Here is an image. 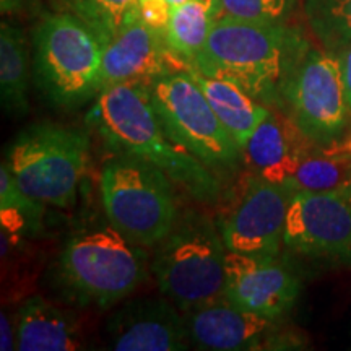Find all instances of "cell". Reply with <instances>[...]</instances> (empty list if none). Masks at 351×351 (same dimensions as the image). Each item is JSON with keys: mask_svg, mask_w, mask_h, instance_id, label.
<instances>
[{"mask_svg": "<svg viewBox=\"0 0 351 351\" xmlns=\"http://www.w3.org/2000/svg\"><path fill=\"white\" fill-rule=\"evenodd\" d=\"M283 244L307 257H351V204L340 191L296 192Z\"/></svg>", "mask_w": 351, "mask_h": 351, "instance_id": "obj_11", "label": "cell"}, {"mask_svg": "<svg viewBox=\"0 0 351 351\" xmlns=\"http://www.w3.org/2000/svg\"><path fill=\"white\" fill-rule=\"evenodd\" d=\"M309 49L289 23L219 19L189 69L238 83L258 103L280 109L285 85Z\"/></svg>", "mask_w": 351, "mask_h": 351, "instance_id": "obj_2", "label": "cell"}, {"mask_svg": "<svg viewBox=\"0 0 351 351\" xmlns=\"http://www.w3.org/2000/svg\"><path fill=\"white\" fill-rule=\"evenodd\" d=\"M293 195L295 191L287 184L251 176L238 205L221 223L219 232L228 251L278 256Z\"/></svg>", "mask_w": 351, "mask_h": 351, "instance_id": "obj_10", "label": "cell"}, {"mask_svg": "<svg viewBox=\"0 0 351 351\" xmlns=\"http://www.w3.org/2000/svg\"><path fill=\"white\" fill-rule=\"evenodd\" d=\"M171 70H186L166 46L165 36L135 19L103 44L101 90L117 83L138 82L150 86Z\"/></svg>", "mask_w": 351, "mask_h": 351, "instance_id": "obj_14", "label": "cell"}, {"mask_svg": "<svg viewBox=\"0 0 351 351\" xmlns=\"http://www.w3.org/2000/svg\"><path fill=\"white\" fill-rule=\"evenodd\" d=\"M103 44L75 15H44L33 32V70L43 95L57 108L73 109L101 91Z\"/></svg>", "mask_w": 351, "mask_h": 351, "instance_id": "obj_4", "label": "cell"}, {"mask_svg": "<svg viewBox=\"0 0 351 351\" xmlns=\"http://www.w3.org/2000/svg\"><path fill=\"white\" fill-rule=\"evenodd\" d=\"M147 278V256L109 219L90 218L70 231L57 262V282L70 301L108 309Z\"/></svg>", "mask_w": 351, "mask_h": 351, "instance_id": "obj_3", "label": "cell"}, {"mask_svg": "<svg viewBox=\"0 0 351 351\" xmlns=\"http://www.w3.org/2000/svg\"><path fill=\"white\" fill-rule=\"evenodd\" d=\"M3 15H39L43 12L41 0H0Z\"/></svg>", "mask_w": 351, "mask_h": 351, "instance_id": "obj_27", "label": "cell"}, {"mask_svg": "<svg viewBox=\"0 0 351 351\" xmlns=\"http://www.w3.org/2000/svg\"><path fill=\"white\" fill-rule=\"evenodd\" d=\"M182 311L168 298H138L116 309L106 324L108 348L181 351L189 348Z\"/></svg>", "mask_w": 351, "mask_h": 351, "instance_id": "obj_13", "label": "cell"}, {"mask_svg": "<svg viewBox=\"0 0 351 351\" xmlns=\"http://www.w3.org/2000/svg\"><path fill=\"white\" fill-rule=\"evenodd\" d=\"M300 0H217L218 20L236 19L262 23H288Z\"/></svg>", "mask_w": 351, "mask_h": 351, "instance_id": "obj_25", "label": "cell"}, {"mask_svg": "<svg viewBox=\"0 0 351 351\" xmlns=\"http://www.w3.org/2000/svg\"><path fill=\"white\" fill-rule=\"evenodd\" d=\"M319 145L311 142L287 114L271 109L243 150L254 173L276 184H287L298 166Z\"/></svg>", "mask_w": 351, "mask_h": 351, "instance_id": "obj_16", "label": "cell"}, {"mask_svg": "<svg viewBox=\"0 0 351 351\" xmlns=\"http://www.w3.org/2000/svg\"><path fill=\"white\" fill-rule=\"evenodd\" d=\"M278 111L319 147L346 142L351 111L337 52L307 51L285 85Z\"/></svg>", "mask_w": 351, "mask_h": 351, "instance_id": "obj_9", "label": "cell"}, {"mask_svg": "<svg viewBox=\"0 0 351 351\" xmlns=\"http://www.w3.org/2000/svg\"><path fill=\"white\" fill-rule=\"evenodd\" d=\"M73 15L90 26L101 44L138 19V0H65Z\"/></svg>", "mask_w": 351, "mask_h": 351, "instance_id": "obj_24", "label": "cell"}, {"mask_svg": "<svg viewBox=\"0 0 351 351\" xmlns=\"http://www.w3.org/2000/svg\"><path fill=\"white\" fill-rule=\"evenodd\" d=\"M187 72L194 77L197 85L204 91L218 119L230 130L241 150H244L249 138L269 117L271 109L254 99L238 83L226 78L204 75L195 69H187Z\"/></svg>", "mask_w": 351, "mask_h": 351, "instance_id": "obj_18", "label": "cell"}, {"mask_svg": "<svg viewBox=\"0 0 351 351\" xmlns=\"http://www.w3.org/2000/svg\"><path fill=\"white\" fill-rule=\"evenodd\" d=\"M16 350L73 351L82 350L83 332L73 314L41 296L21 302L15 317Z\"/></svg>", "mask_w": 351, "mask_h": 351, "instance_id": "obj_17", "label": "cell"}, {"mask_svg": "<svg viewBox=\"0 0 351 351\" xmlns=\"http://www.w3.org/2000/svg\"><path fill=\"white\" fill-rule=\"evenodd\" d=\"M0 350L12 351L16 350V332L15 322L12 324L10 317L5 313L0 315Z\"/></svg>", "mask_w": 351, "mask_h": 351, "instance_id": "obj_28", "label": "cell"}, {"mask_svg": "<svg viewBox=\"0 0 351 351\" xmlns=\"http://www.w3.org/2000/svg\"><path fill=\"white\" fill-rule=\"evenodd\" d=\"M150 98L168 137L213 173H234L243 150L187 70H171L150 85Z\"/></svg>", "mask_w": 351, "mask_h": 351, "instance_id": "obj_8", "label": "cell"}, {"mask_svg": "<svg viewBox=\"0 0 351 351\" xmlns=\"http://www.w3.org/2000/svg\"><path fill=\"white\" fill-rule=\"evenodd\" d=\"M166 2L169 3L171 8H174V7L181 5V3H184V2H187V0H166Z\"/></svg>", "mask_w": 351, "mask_h": 351, "instance_id": "obj_31", "label": "cell"}, {"mask_svg": "<svg viewBox=\"0 0 351 351\" xmlns=\"http://www.w3.org/2000/svg\"><path fill=\"white\" fill-rule=\"evenodd\" d=\"M223 296L239 309L276 320L289 313L301 283L278 256L226 252Z\"/></svg>", "mask_w": 351, "mask_h": 351, "instance_id": "obj_12", "label": "cell"}, {"mask_svg": "<svg viewBox=\"0 0 351 351\" xmlns=\"http://www.w3.org/2000/svg\"><path fill=\"white\" fill-rule=\"evenodd\" d=\"M189 341L200 350H258L274 320L247 313L225 296L182 313Z\"/></svg>", "mask_w": 351, "mask_h": 351, "instance_id": "obj_15", "label": "cell"}, {"mask_svg": "<svg viewBox=\"0 0 351 351\" xmlns=\"http://www.w3.org/2000/svg\"><path fill=\"white\" fill-rule=\"evenodd\" d=\"M351 179V143L319 147L301 161L287 182L296 192L339 191Z\"/></svg>", "mask_w": 351, "mask_h": 351, "instance_id": "obj_21", "label": "cell"}, {"mask_svg": "<svg viewBox=\"0 0 351 351\" xmlns=\"http://www.w3.org/2000/svg\"><path fill=\"white\" fill-rule=\"evenodd\" d=\"M340 60V69H341V78H343V88L346 99H348V106L351 111V43L346 44L345 47L337 52Z\"/></svg>", "mask_w": 351, "mask_h": 351, "instance_id": "obj_29", "label": "cell"}, {"mask_svg": "<svg viewBox=\"0 0 351 351\" xmlns=\"http://www.w3.org/2000/svg\"><path fill=\"white\" fill-rule=\"evenodd\" d=\"M46 205L25 194L8 169L5 161L0 166V215L2 231L16 234H34L41 226Z\"/></svg>", "mask_w": 351, "mask_h": 351, "instance_id": "obj_22", "label": "cell"}, {"mask_svg": "<svg viewBox=\"0 0 351 351\" xmlns=\"http://www.w3.org/2000/svg\"><path fill=\"white\" fill-rule=\"evenodd\" d=\"M171 181L163 169L140 158H111L99 176L101 202L109 223L143 249L163 243L178 218Z\"/></svg>", "mask_w": 351, "mask_h": 351, "instance_id": "obj_5", "label": "cell"}, {"mask_svg": "<svg viewBox=\"0 0 351 351\" xmlns=\"http://www.w3.org/2000/svg\"><path fill=\"white\" fill-rule=\"evenodd\" d=\"M226 245L208 218L191 213L160 244L152 271L182 313L218 300L225 289Z\"/></svg>", "mask_w": 351, "mask_h": 351, "instance_id": "obj_7", "label": "cell"}, {"mask_svg": "<svg viewBox=\"0 0 351 351\" xmlns=\"http://www.w3.org/2000/svg\"><path fill=\"white\" fill-rule=\"evenodd\" d=\"M29 46L20 26L0 25V101L8 116L23 117L29 109Z\"/></svg>", "mask_w": 351, "mask_h": 351, "instance_id": "obj_19", "label": "cell"}, {"mask_svg": "<svg viewBox=\"0 0 351 351\" xmlns=\"http://www.w3.org/2000/svg\"><path fill=\"white\" fill-rule=\"evenodd\" d=\"M88 161L90 138L85 132L39 122L8 145L5 163L25 194L49 207L70 208Z\"/></svg>", "mask_w": 351, "mask_h": 351, "instance_id": "obj_6", "label": "cell"}, {"mask_svg": "<svg viewBox=\"0 0 351 351\" xmlns=\"http://www.w3.org/2000/svg\"><path fill=\"white\" fill-rule=\"evenodd\" d=\"M217 20V0H187L181 5L171 8L165 41L186 70L204 49Z\"/></svg>", "mask_w": 351, "mask_h": 351, "instance_id": "obj_20", "label": "cell"}, {"mask_svg": "<svg viewBox=\"0 0 351 351\" xmlns=\"http://www.w3.org/2000/svg\"><path fill=\"white\" fill-rule=\"evenodd\" d=\"M86 122L114 155H129L158 166L194 199L215 204V173L168 137L150 98V86L130 82L106 86L95 98Z\"/></svg>", "mask_w": 351, "mask_h": 351, "instance_id": "obj_1", "label": "cell"}, {"mask_svg": "<svg viewBox=\"0 0 351 351\" xmlns=\"http://www.w3.org/2000/svg\"><path fill=\"white\" fill-rule=\"evenodd\" d=\"M138 12L145 25L165 36L171 16V5L166 0H138Z\"/></svg>", "mask_w": 351, "mask_h": 351, "instance_id": "obj_26", "label": "cell"}, {"mask_svg": "<svg viewBox=\"0 0 351 351\" xmlns=\"http://www.w3.org/2000/svg\"><path fill=\"white\" fill-rule=\"evenodd\" d=\"M340 191H341V192H343V195L346 197V199H348V200H350V204H351V179H350V181H348V182H346V184H345V186H343V187H341V189H340Z\"/></svg>", "mask_w": 351, "mask_h": 351, "instance_id": "obj_30", "label": "cell"}, {"mask_svg": "<svg viewBox=\"0 0 351 351\" xmlns=\"http://www.w3.org/2000/svg\"><path fill=\"white\" fill-rule=\"evenodd\" d=\"M304 12L324 49L339 52L351 43V0H304Z\"/></svg>", "mask_w": 351, "mask_h": 351, "instance_id": "obj_23", "label": "cell"}]
</instances>
